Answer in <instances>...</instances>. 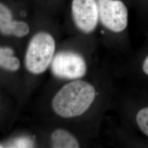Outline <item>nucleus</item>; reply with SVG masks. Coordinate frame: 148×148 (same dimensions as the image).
<instances>
[{
  "mask_svg": "<svg viewBox=\"0 0 148 148\" xmlns=\"http://www.w3.org/2000/svg\"><path fill=\"white\" fill-rule=\"evenodd\" d=\"M0 148H3V147H2V145H0Z\"/></svg>",
  "mask_w": 148,
  "mask_h": 148,
  "instance_id": "obj_12",
  "label": "nucleus"
},
{
  "mask_svg": "<svg viewBox=\"0 0 148 148\" xmlns=\"http://www.w3.org/2000/svg\"><path fill=\"white\" fill-rule=\"evenodd\" d=\"M135 74L139 81L148 88V48L136 62Z\"/></svg>",
  "mask_w": 148,
  "mask_h": 148,
  "instance_id": "obj_10",
  "label": "nucleus"
},
{
  "mask_svg": "<svg viewBox=\"0 0 148 148\" xmlns=\"http://www.w3.org/2000/svg\"><path fill=\"white\" fill-rule=\"evenodd\" d=\"M51 65L54 76L71 81L81 79L88 71V65L85 58L79 53L73 51H62L57 53Z\"/></svg>",
  "mask_w": 148,
  "mask_h": 148,
  "instance_id": "obj_3",
  "label": "nucleus"
},
{
  "mask_svg": "<svg viewBox=\"0 0 148 148\" xmlns=\"http://www.w3.org/2000/svg\"><path fill=\"white\" fill-rule=\"evenodd\" d=\"M71 10L74 24L80 32L88 34L95 30L99 20L97 0H73Z\"/></svg>",
  "mask_w": 148,
  "mask_h": 148,
  "instance_id": "obj_5",
  "label": "nucleus"
},
{
  "mask_svg": "<svg viewBox=\"0 0 148 148\" xmlns=\"http://www.w3.org/2000/svg\"><path fill=\"white\" fill-rule=\"evenodd\" d=\"M97 95V89L92 84L81 79L72 80L63 86L54 96L52 109L61 117H78L90 109Z\"/></svg>",
  "mask_w": 148,
  "mask_h": 148,
  "instance_id": "obj_1",
  "label": "nucleus"
},
{
  "mask_svg": "<svg viewBox=\"0 0 148 148\" xmlns=\"http://www.w3.org/2000/svg\"><path fill=\"white\" fill-rule=\"evenodd\" d=\"M99 17L102 25L114 33L125 31L128 25L127 7L120 0H98Z\"/></svg>",
  "mask_w": 148,
  "mask_h": 148,
  "instance_id": "obj_4",
  "label": "nucleus"
},
{
  "mask_svg": "<svg viewBox=\"0 0 148 148\" xmlns=\"http://www.w3.org/2000/svg\"><path fill=\"white\" fill-rule=\"evenodd\" d=\"M135 104L133 120L136 127L148 138V97L143 96Z\"/></svg>",
  "mask_w": 148,
  "mask_h": 148,
  "instance_id": "obj_7",
  "label": "nucleus"
},
{
  "mask_svg": "<svg viewBox=\"0 0 148 148\" xmlns=\"http://www.w3.org/2000/svg\"><path fill=\"white\" fill-rule=\"evenodd\" d=\"M34 143L32 140L27 137L19 138L10 143L9 148H32Z\"/></svg>",
  "mask_w": 148,
  "mask_h": 148,
  "instance_id": "obj_11",
  "label": "nucleus"
},
{
  "mask_svg": "<svg viewBox=\"0 0 148 148\" xmlns=\"http://www.w3.org/2000/svg\"><path fill=\"white\" fill-rule=\"evenodd\" d=\"M51 145L54 148H77L80 147L79 140L69 131L56 129L51 136Z\"/></svg>",
  "mask_w": 148,
  "mask_h": 148,
  "instance_id": "obj_8",
  "label": "nucleus"
},
{
  "mask_svg": "<svg viewBox=\"0 0 148 148\" xmlns=\"http://www.w3.org/2000/svg\"><path fill=\"white\" fill-rule=\"evenodd\" d=\"M30 30L27 22L16 19L11 7L0 1V33L5 36L21 38L27 36Z\"/></svg>",
  "mask_w": 148,
  "mask_h": 148,
  "instance_id": "obj_6",
  "label": "nucleus"
},
{
  "mask_svg": "<svg viewBox=\"0 0 148 148\" xmlns=\"http://www.w3.org/2000/svg\"><path fill=\"white\" fill-rule=\"evenodd\" d=\"M0 67L12 71L19 68L20 61L14 56V51L11 48L0 46Z\"/></svg>",
  "mask_w": 148,
  "mask_h": 148,
  "instance_id": "obj_9",
  "label": "nucleus"
},
{
  "mask_svg": "<svg viewBox=\"0 0 148 148\" xmlns=\"http://www.w3.org/2000/svg\"><path fill=\"white\" fill-rule=\"evenodd\" d=\"M56 44L53 36L46 32H39L32 37L25 54V65L34 74L44 73L51 64Z\"/></svg>",
  "mask_w": 148,
  "mask_h": 148,
  "instance_id": "obj_2",
  "label": "nucleus"
}]
</instances>
